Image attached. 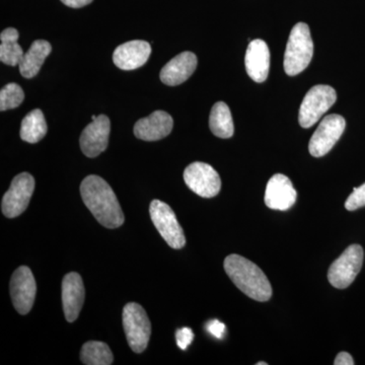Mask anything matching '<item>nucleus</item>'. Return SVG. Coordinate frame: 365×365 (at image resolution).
<instances>
[{"label": "nucleus", "mask_w": 365, "mask_h": 365, "mask_svg": "<svg viewBox=\"0 0 365 365\" xmlns=\"http://www.w3.org/2000/svg\"><path fill=\"white\" fill-rule=\"evenodd\" d=\"M83 203L103 227L117 228L124 223L125 217L116 194L104 179L91 175L81 185Z\"/></svg>", "instance_id": "nucleus-1"}, {"label": "nucleus", "mask_w": 365, "mask_h": 365, "mask_svg": "<svg viewBox=\"0 0 365 365\" xmlns=\"http://www.w3.org/2000/svg\"><path fill=\"white\" fill-rule=\"evenodd\" d=\"M223 266L228 277L247 297L257 302L270 299L272 287L267 276L253 262L232 254L225 258Z\"/></svg>", "instance_id": "nucleus-2"}, {"label": "nucleus", "mask_w": 365, "mask_h": 365, "mask_svg": "<svg viewBox=\"0 0 365 365\" xmlns=\"http://www.w3.org/2000/svg\"><path fill=\"white\" fill-rule=\"evenodd\" d=\"M314 55V42L309 26L297 24L292 30L284 54V71L294 76L304 71L311 63Z\"/></svg>", "instance_id": "nucleus-3"}, {"label": "nucleus", "mask_w": 365, "mask_h": 365, "mask_svg": "<svg viewBox=\"0 0 365 365\" xmlns=\"http://www.w3.org/2000/svg\"><path fill=\"white\" fill-rule=\"evenodd\" d=\"M123 327L128 344L135 353H143L151 335V324L140 304L129 302L123 309Z\"/></svg>", "instance_id": "nucleus-4"}, {"label": "nucleus", "mask_w": 365, "mask_h": 365, "mask_svg": "<svg viewBox=\"0 0 365 365\" xmlns=\"http://www.w3.org/2000/svg\"><path fill=\"white\" fill-rule=\"evenodd\" d=\"M337 100V93L330 86H314L307 91L300 105L299 121L300 126L309 128L321 119L322 116Z\"/></svg>", "instance_id": "nucleus-5"}, {"label": "nucleus", "mask_w": 365, "mask_h": 365, "mask_svg": "<svg viewBox=\"0 0 365 365\" xmlns=\"http://www.w3.org/2000/svg\"><path fill=\"white\" fill-rule=\"evenodd\" d=\"M364 258V249L361 246L351 245L348 247L329 268V282L339 289L349 287L361 270Z\"/></svg>", "instance_id": "nucleus-6"}, {"label": "nucleus", "mask_w": 365, "mask_h": 365, "mask_svg": "<svg viewBox=\"0 0 365 365\" xmlns=\"http://www.w3.org/2000/svg\"><path fill=\"white\" fill-rule=\"evenodd\" d=\"M150 213L153 225L170 248L182 249L186 245L184 230L167 203L153 200L150 203Z\"/></svg>", "instance_id": "nucleus-7"}, {"label": "nucleus", "mask_w": 365, "mask_h": 365, "mask_svg": "<svg viewBox=\"0 0 365 365\" xmlns=\"http://www.w3.org/2000/svg\"><path fill=\"white\" fill-rule=\"evenodd\" d=\"M35 190V179L29 173L14 177L2 198L1 210L7 218L18 217L28 207Z\"/></svg>", "instance_id": "nucleus-8"}, {"label": "nucleus", "mask_w": 365, "mask_h": 365, "mask_svg": "<svg viewBox=\"0 0 365 365\" xmlns=\"http://www.w3.org/2000/svg\"><path fill=\"white\" fill-rule=\"evenodd\" d=\"M184 180L191 191L203 198H212L220 193L222 180L210 165L196 162L191 163L184 172Z\"/></svg>", "instance_id": "nucleus-9"}, {"label": "nucleus", "mask_w": 365, "mask_h": 365, "mask_svg": "<svg viewBox=\"0 0 365 365\" xmlns=\"http://www.w3.org/2000/svg\"><path fill=\"white\" fill-rule=\"evenodd\" d=\"M345 127V119L340 115L332 114L324 118L309 141V153L314 158L326 155L339 140Z\"/></svg>", "instance_id": "nucleus-10"}, {"label": "nucleus", "mask_w": 365, "mask_h": 365, "mask_svg": "<svg viewBox=\"0 0 365 365\" xmlns=\"http://www.w3.org/2000/svg\"><path fill=\"white\" fill-rule=\"evenodd\" d=\"M36 292L37 285L31 269L26 266L16 269L11 276V297L19 314L30 313L35 302Z\"/></svg>", "instance_id": "nucleus-11"}, {"label": "nucleus", "mask_w": 365, "mask_h": 365, "mask_svg": "<svg viewBox=\"0 0 365 365\" xmlns=\"http://www.w3.org/2000/svg\"><path fill=\"white\" fill-rule=\"evenodd\" d=\"M93 122L83 129L81 135V148L88 158H96L107 150L111 122L106 115L91 117Z\"/></svg>", "instance_id": "nucleus-12"}, {"label": "nucleus", "mask_w": 365, "mask_h": 365, "mask_svg": "<svg viewBox=\"0 0 365 365\" xmlns=\"http://www.w3.org/2000/svg\"><path fill=\"white\" fill-rule=\"evenodd\" d=\"M297 192L289 178L282 174L274 175L269 180L265 191V204L273 210L285 211L297 202Z\"/></svg>", "instance_id": "nucleus-13"}, {"label": "nucleus", "mask_w": 365, "mask_h": 365, "mask_svg": "<svg viewBox=\"0 0 365 365\" xmlns=\"http://www.w3.org/2000/svg\"><path fill=\"white\" fill-rule=\"evenodd\" d=\"M151 54L150 44L146 41L134 40L118 46L113 61L122 71H134L143 66Z\"/></svg>", "instance_id": "nucleus-14"}, {"label": "nucleus", "mask_w": 365, "mask_h": 365, "mask_svg": "<svg viewBox=\"0 0 365 365\" xmlns=\"http://www.w3.org/2000/svg\"><path fill=\"white\" fill-rule=\"evenodd\" d=\"M85 295V287L81 275L76 272L66 274L62 281V304L66 321L69 323H73L78 318Z\"/></svg>", "instance_id": "nucleus-15"}, {"label": "nucleus", "mask_w": 365, "mask_h": 365, "mask_svg": "<svg viewBox=\"0 0 365 365\" xmlns=\"http://www.w3.org/2000/svg\"><path fill=\"white\" fill-rule=\"evenodd\" d=\"M174 121L165 111H155L134 125V135L144 141H157L170 135Z\"/></svg>", "instance_id": "nucleus-16"}, {"label": "nucleus", "mask_w": 365, "mask_h": 365, "mask_svg": "<svg viewBox=\"0 0 365 365\" xmlns=\"http://www.w3.org/2000/svg\"><path fill=\"white\" fill-rule=\"evenodd\" d=\"M247 72L256 83H263L268 78L270 68V51L265 41H251L245 58Z\"/></svg>", "instance_id": "nucleus-17"}, {"label": "nucleus", "mask_w": 365, "mask_h": 365, "mask_svg": "<svg viewBox=\"0 0 365 365\" xmlns=\"http://www.w3.org/2000/svg\"><path fill=\"white\" fill-rule=\"evenodd\" d=\"M197 62L194 53L186 51L177 55L163 67L160 81L170 86L181 85L194 73Z\"/></svg>", "instance_id": "nucleus-18"}, {"label": "nucleus", "mask_w": 365, "mask_h": 365, "mask_svg": "<svg viewBox=\"0 0 365 365\" xmlns=\"http://www.w3.org/2000/svg\"><path fill=\"white\" fill-rule=\"evenodd\" d=\"M51 51L52 46L48 41H35L19 64L21 76L25 78H35Z\"/></svg>", "instance_id": "nucleus-19"}, {"label": "nucleus", "mask_w": 365, "mask_h": 365, "mask_svg": "<svg viewBox=\"0 0 365 365\" xmlns=\"http://www.w3.org/2000/svg\"><path fill=\"white\" fill-rule=\"evenodd\" d=\"M19 37L20 34L16 29L7 28L2 31L0 35V60L2 63L9 66H16L21 63L25 53L23 48L19 45Z\"/></svg>", "instance_id": "nucleus-20"}, {"label": "nucleus", "mask_w": 365, "mask_h": 365, "mask_svg": "<svg viewBox=\"0 0 365 365\" xmlns=\"http://www.w3.org/2000/svg\"><path fill=\"white\" fill-rule=\"evenodd\" d=\"M209 127L211 132L220 138H230L234 135V120L225 103L218 102L213 106L209 117Z\"/></svg>", "instance_id": "nucleus-21"}, {"label": "nucleus", "mask_w": 365, "mask_h": 365, "mask_svg": "<svg viewBox=\"0 0 365 365\" xmlns=\"http://www.w3.org/2000/svg\"><path fill=\"white\" fill-rule=\"evenodd\" d=\"M47 130L44 114L40 109H36L24 118L20 135L26 143H37L44 138Z\"/></svg>", "instance_id": "nucleus-22"}, {"label": "nucleus", "mask_w": 365, "mask_h": 365, "mask_svg": "<svg viewBox=\"0 0 365 365\" xmlns=\"http://www.w3.org/2000/svg\"><path fill=\"white\" fill-rule=\"evenodd\" d=\"M81 359L86 365H110L113 364L114 357L106 343L90 341L81 348Z\"/></svg>", "instance_id": "nucleus-23"}, {"label": "nucleus", "mask_w": 365, "mask_h": 365, "mask_svg": "<svg viewBox=\"0 0 365 365\" xmlns=\"http://www.w3.org/2000/svg\"><path fill=\"white\" fill-rule=\"evenodd\" d=\"M24 98H25V93L18 83H7L0 91V110L4 112L16 109L24 102Z\"/></svg>", "instance_id": "nucleus-24"}, {"label": "nucleus", "mask_w": 365, "mask_h": 365, "mask_svg": "<svg viewBox=\"0 0 365 365\" xmlns=\"http://www.w3.org/2000/svg\"><path fill=\"white\" fill-rule=\"evenodd\" d=\"M364 206H365V182L359 188L353 189L352 193L345 202V207L349 211L356 210Z\"/></svg>", "instance_id": "nucleus-25"}, {"label": "nucleus", "mask_w": 365, "mask_h": 365, "mask_svg": "<svg viewBox=\"0 0 365 365\" xmlns=\"http://www.w3.org/2000/svg\"><path fill=\"white\" fill-rule=\"evenodd\" d=\"M194 339L193 331L190 328H182L177 331V344L182 350H186Z\"/></svg>", "instance_id": "nucleus-26"}, {"label": "nucleus", "mask_w": 365, "mask_h": 365, "mask_svg": "<svg viewBox=\"0 0 365 365\" xmlns=\"http://www.w3.org/2000/svg\"><path fill=\"white\" fill-rule=\"evenodd\" d=\"M206 330L213 337L222 339L225 334V325L218 319H212V321L208 322L207 325H206Z\"/></svg>", "instance_id": "nucleus-27"}, {"label": "nucleus", "mask_w": 365, "mask_h": 365, "mask_svg": "<svg viewBox=\"0 0 365 365\" xmlns=\"http://www.w3.org/2000/svg\"><path fill=\"white\" fill-rule=\"evenodd\" d=\"M335 365H353L354 360H353L351 355L347 352H340L334 361Z\"/></svg>", "instance_id": "nucleus-28"}, {"label": "nucleus", "mask_w": 365, "mask_h": 365, "mask_svg": "<svg viewBox=\"0 0 365 365\" xmlns=\"http://www.w3.org/2000/svg\"><path fill=\"white\" fill-rule=\"evenodd\" d=\"M93 0H61L62 4L66 6L72 7V9H81L91 4Z\"/></svg>", "instance_id": "nucleus-29"}, {"label": "nucleus", "mask_w": 365, "mask_h": 365, "mask_svg": "<svg viewBox=\"0 0 365 365\" xmlns=\"http://www.w3.org/2000/svg\"><path fill=\"white\" fill-rule=\"evenodd\" d=\"M257 365H267V364H266V362H258Z\"/></svg>", "instance_id": "nucleus-30"}]
</instances>
